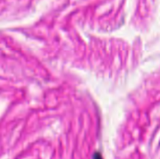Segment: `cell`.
<instances>
[{"label":"cell","instance_id":"1","mask_svg":"<svg viewBox=\"0 0 160 159\" xmlns=\"http://www.w3.org/2000/svg\"><path fill=\"white\" fill-rule=\"evenodd\" d=\"M93 159H103V157L101 153L98 152V151H96L93 154Z\"/></svg>","mask_w":160,"mask_h":159}]
</instances>
